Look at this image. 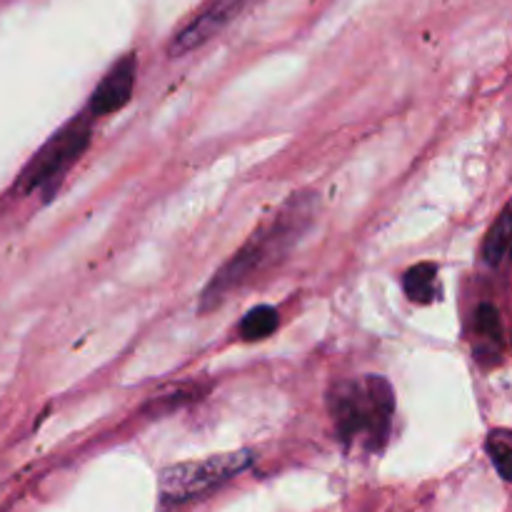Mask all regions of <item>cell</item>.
Returning <instances> with one entry per match:
<instances>
[{"mask_svg":"<svg viewBox=\"0 0 512 512\" xmlns=\"http://www.w3.org/2000/svg\"><path fill=\"white\" fill-rule=\"evenodd\" d=\"M135 68H138V60L133 53L123 55L120 60H115L110 65L108 73L100 78V83L95 85L93 95L88 100V113L93 118H105L110 113H118L125 105L130 103L135 90Z\"/></svg>","mask_w":512,"mask_h":512,"instance_id":"6","label":"cell"},{"mask_svg":"<svg viewBox=\"0 0 512 512\" xmlns=\"http://www.w3.org/2000/svg\"><path fill=\"white\" fill-rule=\"evenodd\" d=\"M200 395H203V390L198 383H178L163 393H155L150 400V408H153V413H168V410L183 408L185 403L200 400Z\"/></svg>","mask_w":512,"mask_h":512,"instance_id":"12","label":"cell"},{"mask_svg":"<svg viewBox=\"0 0 512 512\" xmlns=\"http://www.w3.org/2000/svg\"><path fill=\"white\" fill-rule=\"evenodd\" d=\"M278 310L270 308V305H258V308L248 310L245 318L240 320V338L248 340V343H255V340H265L278 330Z\"/></svg>","mask_w":512,"mask_h":512,"instance_id":"10","label":"cell"},{"mask_svg":"<svg viewBox=\"0 0 512 512\" xmlns=\"http://www.w3.org/2000/svg\"><path fill=\"white\" fill-rule=\"evenodd\" d=\"M480 255H483L490 268H500V265L512 260V200L500 210L495 223L490 225Z\"/></svg>","mask_w":512,"mask_h":512,"instance_id":"8","label":"cell"},{"mask_svg":"<svg viewBox=\"0 0 512 512\" xmlns=\"http://www.w3.org/2000/svg\"><path fill=\"white\" fill-rule=\"evenodd\" d=\"M328 410L345 448L365 455L383 453L395 418L393 385L383 375L338 380L328 390Z\"/></svg>","mask_w":512,"mask_h":512,"instance_id":"2","label":"cell"},{"mask_svg":"<svg viewBox=\"0 0 512 512\" xmlns=\"http://www.w3.org/2000/svg\"><path fill=\"white\" fill-rule=\"evenodd\" d=\"M470 343L473 355L483 368H495L503 363L505 355V328L500 310L493 303H483L473 313V328H470Z\"/></svg>","mask_w":512,"mask_h":512,"instance_id":"7","label":"cell"},{"mask_svg":"<svg viewBox=\"0 0 512 512\" xmlns=\"http://www.w3.org/2000/svg\"><path fill=\"white\" fill-rule=\"evenodd\" d=\"M253 0H208L200 13H195L193 20L183 25L178 33L173 35L168 45L170 58H183V55L193 53V50L203 48L208 40L223 33L240 13H243Z\"/></svg>","mask_w":512,"mask_h":512,"instance_id":"5","label":"cell"},{"mask_svg":"<svg viewBox=\"0 0 512 512\" xmlns=\"http://www.w3.org/2000/svg\"><path fill=\"white\" fill-rule=\"evenodd\" d=\"M403 290L413 303L430 305L440 300V278L438 265L435 263H418L413 268L405 270L403 275Z\"/></svg>","mask_w":512,"mask_h":512,"instance_id":"9","label":"cell"},{"mask_svg":"<svg viewBox=\"0 0 512 512\" xmlns=\"http://www.w3.org/2000/svg\"><path fill=\"white\" fill-rule=\"evenodd\" d=\"M485 450H488L490 460H493L500 478L512 483V430H493V433L488 435V440H485Z\"/></svg>","mask_w":512,"mask_h":512,"instance_id":"11","label":"cell"},{"mask_svg":"<svg viewBox=\"0 0 512 512\" xmlns=\"http://www.w3.org/2000/svg\"><path fill=\"white\" fill-rule=\"evenodd\" d=\"M318 215V198L310 190L295 193L253 230L248 240L215 270L213 278L198 298V313H210L223 305L235 290L253 283L258 275L268 273L300 243Z\"/></svg>","mask_w":512,"mask_h":512,"instance_id":"1","label":"cell"},{"mask_svg":"<svg viewBox=\"0 0 512 512\" xmlns=\"http://www.w3.org/2000/svg\"><path fill=\"white\" fill-rule=\"evenodd\" d=\"M255 455L250 450H235V453L210 455L205 460H188L165 468L158 478L160 508L170 510L178 505H188L193 500H203L205 495L215 493L243 475L253 465Z\"/></svg>","mask_w":512,"mask_h":512,"instance_id":"3","label":"cell"},{"mask_svg":"<svg viewBox=\"0 0 512 512\" xmlns=\"http://www.w3.org/2000/svg\"><path fill=\"white\" fill-rule=\"evenodd\" d=\"M93 120V115L83 110L75 118H70L63 128L55 130L48 143L33 155V160L18 175V188L23 193L40 190L45 198H50L60 185V180L65 178V173L88 150L90 135H93Z\"/></svg>","mask_w":512,"mask_h":512,"instance_id":"4","label":"cell"}]
</instances>
